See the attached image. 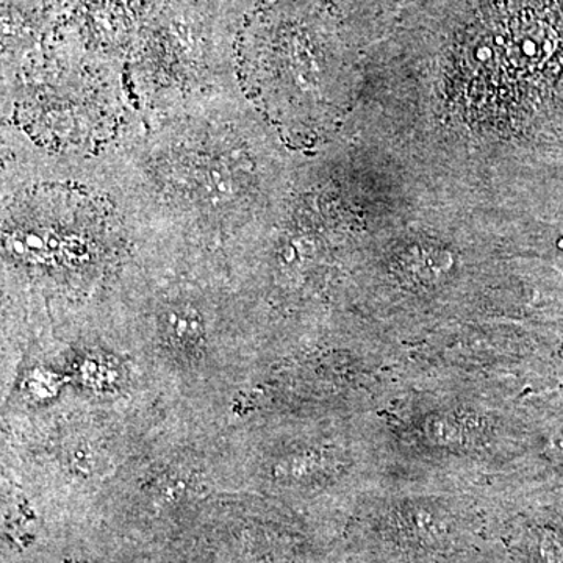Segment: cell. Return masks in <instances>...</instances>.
<instances>
[{
    "instance_id": "cell-1",
    "label": "cell",
    "mask_w": 563,
    "mask_h": 563,
    "mask_svg": "<svg viewBox=\"0 0 563 563\" xmlns=\"http://www.w3.org/2000/svg\"><path fill=\"white\" fill-rule=\"evenodd\" d=\"M539 395L406 363L390 398L369 417L383 468L501 487L528 459Z\"/></svg>"
},
{
    "instance_id": "cell-4",
    "label": "cell",
    "mask_w": 563,
    "mask_h": 563,
    "mask_svg": "<svg viewBox=\"0 0 563 563\" xmlns=\"http://www.w3.org/2000/svg\"><path fill=\"white\" fill-rule=\"evenodd\" d=\"M406 347L415 372L543 393L563 388V322L474 318Z\"/></svg>"
},
{
    "instance_id": "cell-6",
    "label": "cell",
    "mask_w": 563,
    "mask_h": 563,
    "mask_svg": "<svg viewBox=\"0 0 563 563\" xmlns=\"http://www.w3.org/2000/svg\"><path fill=\"white\" fill-rule=\"evenodd\" d=\"M495 488H563V388L537 396L536 424L525 466L509 483Z\"/></svg>"
},
{
    "instance_id": "cell-2",
    "label": "cell",
    "mask_w": 563,
    "mask_h": 563,
    "mask_svg": "<svg viewBox=\"0 0 563 563\" xmlns=\"http://www.w3.org/2000/svg\"><path fill=\"white\" fill-rule=\"evenodd\" d=\"M233 55L243 91L291 150L321 146L350 113L357 76L324 0H258Z\"/></svg>"
},
{
    "instance_id": "cell-3",
    "label": "cell",
    "mask_w": 563,
    "mask_h": 563,
    "mask_svg": "<svg viewBox=\"0 0 563 563\" xmlns=\"http://www.w3.org/2000/svg\"><path fill=\"white\" fill-rule=\"evenodd\" d=\"M493 492L383 468L340 518L336 563H487Z\"/></svg>"
},
{
    "instance_id": "cell-5",
    "label": "cell",
    "mask_w": 563,
    "mask_h": 563,
    "mask_svg": "<svg viewBox=\"0 0 563 563\" xmlns=\"http://www.w3.org/2000/svg\"><path fill=\"white\" fill-rule=\"evenodd\" d=\"M492 492L487 563H563V488Z\"/></svg>"
}]
</instances>
